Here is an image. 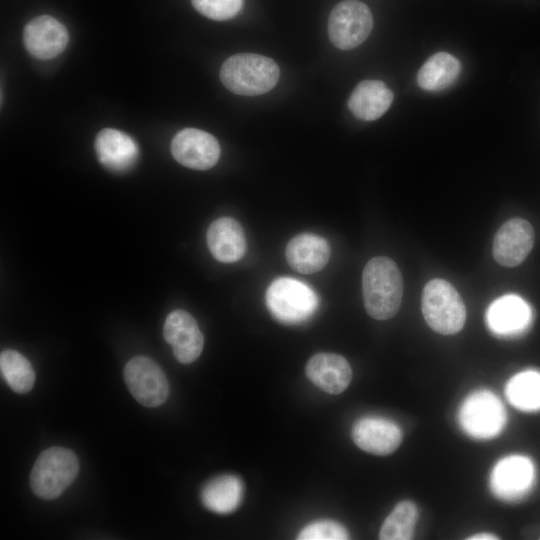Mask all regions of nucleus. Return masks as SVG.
<instances>
[{"label":"nucleus","mask_w":540,"mask_h":540,"mask_svg":"<svg viewBox=\"0 0 540 540\" xmlns=\"http://www.w3.org/2000/svg\"><path fill=\"white\" fill-rule=\"evenodd\" d=\"M191 2L199 13L216 21L233 18L243 6V0H191Z\"/></svg>","instance_id":"nucleus-26"},{"label":"nucleus","mask_w":540,"mask_h":540,"mask_svg":"<svg viewBox=\"0 0 540 540\" xmlns=\"http://www.w3.org/2000/svg\"><path fill=\"white\" fill-rule=\"evenodd\" d=\"M66 27L49 15H41L28 22L23 30V42L34 57L48 60L59 55L67 46Z\"/></svg>","instance_id":"nucleus-13"},{"label":"nucleus","mask_w":540,"mask_h":540,"mask_svg":"<svg viewBox=\"0 0 540 540\" xmlns=\"http://www.w3.org/2000/svg\"><path fill=\"white\" fill-rule=\"evenodd\" d=\"M299 540H345L349 539L346 528L331 520L315 521L303 528L298 534Z\"/></svg>","instance_id":"nucleus-27"},{"label":"nucleus","mask_w":540,"mask_h":540,"mask_svg":"<svg viewBox=\"0 0 540 540\" xmlns=\"http://www.w3.org/2000/svg\"><path fill=\"white\" fill-rule=\"evenodd\" d=\"M362 292L369 316L376 320L392 318L403 296V279L397 264L385 256L369 260L362 274Z\"/></svg>","instance_id":"nucleus-1"},{"label":"nucleus","mask_w":540,"mask_h":540,"mask_svg":"<svg viewBox=\"0 0 540 540\" xmlns=\"http://www.w3.org/2000/svg\"><path fill=\"white\" fill-rule=\"evenodd\" d=\"M534 229L522 219L513 218L506 221L498 229L493 241V257L496 262L505 267H515L521 264L534 244Z\"/></svg>","instance_id":"nucleus-12"},{"label":"nucleus","mask_w":540,"mask_h":540,"mask_svg":"<svg viewBox=\"0 0 540 540\" xmlns=\"http://www.w3.org/2000/svg\"><path fill=\"white\" fill-rule=\"evenodd\" d=\"M372 28V13L366 4L359 0H344L338 3L329 15V39L341 50H351L362 44Z\"/></svg>","instance_id":"nucleus-7"},{"label":"nucleus","mask_w":540,"mask_h":540,"mask_svg":"<svg viewBox=\"0 0 540 540\" xmlns=\"http://www.w3.org/2000/svg\"><path fill=\"white\" fill-rule=\"evenodd\" d=\"M285 257L292 269L302 274H311L326 266L330 258V246L321 236L300 233L287 243Z\"/></svg>","instance_id":"nucleus-19"},{"label":"nucleus","mask_w":540,"mask_h":540,"mask_svg":"<svg viewBox=\"0 0 540 540\" xmlns=\"http://www.w3.org/2000/svg\"><path fill=\"white\" fill-rule=\"evenodd\" d=\"M421 308L427 325L439 334H456L465 324L464 302L454 286L444 279L427 282L422 292Z\"/></svg>","instance_id":"nucleus-3"},{"label":"nucleus","mask_w":540,"mask_h":540,"mask_svg":"<svg viewBox=\"0 0 540 540\" xmlns=\"http://www.w3.org/2000/svg\"><path fill=\"white\" fill-rule=\"evenodd\" d=\"M0 369L9 387L16 393L29 392L35 382V373L29 360L15 350L0 354Z\"/></svg>","instance_id":"nucleus-24"},{"label":"nucleus","mask_w":540,"mask_h":540,"mask_svg":"<svg viewBox=\"0 0 540 540\" xmlns=\"http://www.w3.org/2000/svg\"><path fill=\"white\" fill-rule=\"evenodd\" d=\"M94 146L99 162L113 172L129 170L139 157L137 143L126 133L112 128L101 130Z\"/></svg>","instance_id":"nucleus-16"},{"label":"nucleus","mask_w":540,"mask_h":540,"mask_svg":"<svg viewBox=\"0 0 540 540\" xmlns=\"http://www.w3.org/2000/svg\"><path fill=\"white\" fill-rule=\"evenodd\" d=\"M124 380L132 396L143 406H160L168 397L169 385L164 372L146 356H136L127 362Z\"/></svg>","instance_id":"nucleus-8"},{"label":"nucleus","mask_w":540,"mask_h":540,"mask_svg":"<svg viewBox=\"0 0 540 540\" xmlns=\"http://www.w3.org/2000/svg\"><path fill=\"white\" fill-rule=\"evenodd\" d=\"M505 394L517 409L535 411L540 409V372L526 370L514 375L507 383Z\"/></svg>","instance_id":"nucleus-23"},{"label":"nucleus","mask_w":540,"mask_h":540,"mask_svg":"<svg viewBox=\"0 0 540 540\" xmlns=\"http://www.w3.org/2000/svg\"><path fill=\"white\" fill-rule=\"evenodd\" d=\"M206 240L212 256L223 263L236 262L246 252L244 231L239 222L231 217L213 221L208 227Z\"/></svg>","instance_id":"nucleus-18"},{"label":"nucleus","mask_w":540,"mask_h":540,"mask_svg":"<svg viewBox=\"0 0 540 540\" xmlns=\"http://www.w3.org/2000/svg\"><path fill=\"white\" fill-rule=\"evenodd\" d=\"M393 92L379 80L361 81L348 100L351 113L363 121H374L389 109Z\"/></svg>","instance_id":"nucleus-20"},{"label":"nucleus","mask_w":540,"mask_h":540,"mask_svg":"<svg viewBox=\"0 0 540 540\" xmlns=\"http://www.w3.org/2000/svg\"><path fill=\"white\" fill-rule=\"evenodd\" d=\"M163 335L180 363L190 364L200 356L204 345L203 334L188 312L177 309L169 313L164 323Z\"/></svg>","instance_id":"nucleus-11"},{"label":"nucleus","mask_w":540,"mask_h":540,"mask_svg":"<svg viewBox=\"0 0 540 540\" xmlns=\"http://www.w3.org/2000/svg\"><path fill=\"white\" fill-rule=\"evenodd\" d=\"M266 304L272 316L285 324L309 319L318 307L315 292L305 283L288 277L275 279L267 288Z\"/></svg>","instance_id":"nucleus-5"},{"label":"nucleus","mask_w":540,"mask_h":540,"mask_svg":"<svg viewBox=\"0 0 540 540\" xmlns=\"http://www.w3.org/2000/svg\"><path fill=\"white\" fill-rule=\"evenodd\" d=\"M171 153L174 159L185 167L207 170L217 163L220 146L216 138L208 132L185 128L172 139Z\"/></svg>","instance_id":"nucleus-10"},{"label":"nucleus","mask_w":540,"mask_h":540,"mask_svg":"<svg viewBox=\"0 0 540 540\" xmlns=\"http://www.w3.org/2000/svg\"><path fill=\"white\" fill-rule=\"evenodd\" d=\"M468 540H494L498 539L496 535L490 533H479L467 538Z\"/></svg>","instance_id":"nucleus-28"},{"label":"nucleus","mask_w":540,"mask_h":540,"mask_svg":"<svg viewBox=\"0 0 540 540\" xmlns=\"http://www.w3.org/2000/svg\"><path fill=\"white\" fill-rule=\"evenodd\" d=\"M417 518L418 509L414 502L409 500L399 502L384 520L379 538L381 540L412 539Z\"/></svg>","instance_id":"nucleus-25"},{"label":"nucleus","mask_w":540,"mask_h":540,"mask_svg":"<svg viewBox=\"0 0 540 540\" xmlns=\"http://www.w3.org/2000/svg\"><path fill=\"white\" fill-rule=\"evenodd\" d=\"M535 466L523 455H510L499 460L490 475L493 494L505 501H518L535 483Z\"/></svg>","instance_id":"nucleus-9"},{"label":"nucleus","mask_w":540,"mask_h":540,"mask_svg":"<svg viewBox=\"0 0 540 540\" xmlns=\"http://www.w3.org/2000/svg\"><path fill=\"white\" fill-rule=\"evenodd\" d=\"M460 71L461 65L457 58L447 52H437L419 69L417 83L423 90L440 91L452 85Z\"/></svg>","instance_id":"nucleus-22"},{"label":"nucleus","mask_w":540,"mask_h":540,"mask_svg":"<svg viewBox=\"0 0 540 540\" xmlns=\"http://www.w3.org/2000/svg\"><path fill=\"white\" fill-rule=\"evenodd\" d=\"M458 419L463 431L475 439H491L504 428L506 412L500 399L487 390L475 391L462 403Z\"/></svg>","instance_id":"nucleus-6"},{"label":"nucleus","mask_w":540,"mask_h":540,"mask_svg":"<svg viewBox=\"0 0 540 540\" xmlns=\"http://www.w3.org/2000/svg\"><path fill=\"white\" fill-rule=\"evenodd\" d=\"M244 495L242 480L231 474L215 477L208 481L201 491V501L210 511L218 514L234 512Z\"/></svg>","instance_id":"nucleus-21"},{"label":"nucleus","mask_w":540,"mask_h":540,"mask_svg":"<svg viewBox=\"0 0 540 540\" xmlns=\"http://www.w3.org/2000/svg\"><path fill=\"white\" fill-rule=\"evenodd\" d=\"M308 379L322 391L340 394L352 379V369L348 361L335 353H317L305 367Z\"/></svg>","instance_id":"nucleus-17"},{"label":"nucleus","mask_w":540,"mask_h":540,"mask_svg":"<svg viewBox=\"0 0 540 540\" xmlns=\"http://www.w3.org/2000/svg\"><path fill=\"white\" fill-rule=\"evenodd\" d=\"M351 436L361 450L380 456L393 453L402 441L400 427L381 417L358 419L352 427Z\"/></svg>","instance_id":"nucleus-14"},{"label":"nucleus","mask_w":540,"mask_h":540,"mask_svg":"<svg viewBox=\"0 0 540 540\" xmlns=\"http://www.w3.org/2000/svg\"><path fill=\"white\" fill-rule=\"evenodd\" d=\"M79 471L76 454L67 448L50 447L40 453L30 475L33 493L44 500L59 497Z\"/></svg>","instance_id":"nucleus-4"},{"label":"nucleus","mask_w":540,"mask_h":540,"mask_svg":"<svg viewBox=\"0 0 540 540\" xmlns=\"http://www.w3.org/2000/svg\"><path fill=\"white\" fill-rule=\"evenodd\" d=\"M532 310L521 297L508 294L494 300L486 311L488 328L498 336H516L527 330Z\"/></svg>","instance_id":"nucleus-15"},{"label":"nucleus","mask_w":540,"mask_h":540,"mask_svg":"<svg viewBox=\"0 0 540 540\" xmlns=\"http://www.w3.org/2000/svg\"><path fill=\"white\" fill-rule=\"evenodd\" d=\"M279 75V67L271 58L255 53L232 55L220 69L223 85L242 96H257L270 91L277 84Z\"/></svg>","instance_id":"nucleus-2"}]
</instances>
